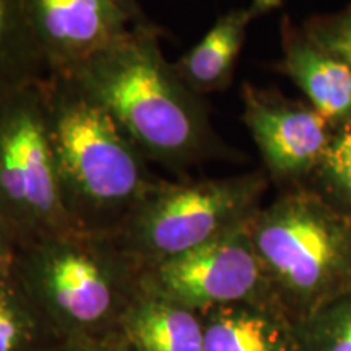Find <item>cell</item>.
Returning <instances> with one entry per match:
<instances>
[{"mask_svg": "<svg viewBox=\"0 0 351 351\" xmlns=\"http://www.w3.org/2000/svg\"><path fill=\"white\" fill-rule=\"evenodd\" d=\"M160 34L158 26H132L67 77L106 109L150 163L171 173L241 156L215 130L204 96L166 59Z\"/></svg>", "mask_w": 351, "mask_h": 351, "instance_id": "obj_1", "label": "cell"}, {"mask_svg": "<svg viewBox=\"0 0 351 351\" xmlns=\"http://www.w3.org/2000/svg\"><path fill=\"white\" fill-rule=\"evenodd\" d=\"M65 208L78 230L114 234L156 178L135 143L72 77L39 83Z\"/></svg>", "mask_w": 351, "mask_h": 351, "instance_id": "obj_2", "label": "cell"}, {"mask_svg": "<svg viewBox=\"0 0 351 351\" xmlns=\"http://www.w3.org/2000/svg\"><path fill=\"white\" fill-rule=\"evenodd\" d=\"M142 271L112 234L72 230L21 244L13 275L60 340L116 335Z\"/></svg>", "mask_w": 351, "mask_h": 351, "instance_id": "obj_3", "label": "cell"}, {"mask_svg": "<svg viewBox=\"0 0 351 351\" xmlns=\"http://www.w3.org/2000/svg\"><path fill=\"white\" fill-rule=\"evenodd\" d=\"M249 231L270 295L285 313L351 291V217L309 187L280 191L254 215Z\"/></svg>", "mask_w": 351, "mask_h": 351, "instance_id": "obj_4", "label": "cell"}, {"mask_svg": "<svg viewBox=\"0 0 351 351\" xmlns=\"http://www.w3.org/2000/svg\"><path fill=\"white\" fill-rule=\"evenodd\" d=\"M269 186L263 169L226 178L158 179L112 236L147 269L251 221Z\"/></svg>", "mask_w": 351, "mask_h": 351, "instance_id": "obj_5", "label": "cell"}, {"mask_svg": "<svg viewBox=\"0 0 351 351\" xmlns=\"http://www.w3.org/2000/svg\"><path fill=\"white\" fill-rule=\"evenodd\" d=\"M39 83L0 101V217L20 245L78 230L64 204Z\"/></svg>", "mask_w": 351, "mask_h": 351, "instance_id": "obj_6", "label": "cell"}, {"mask_svg": "<svg viewBox=\"0 0 351 351\" xmlns=\"http://www.w3.org/2000/svg\"><path fill=\"white\" fill-rule=\"evenodd\" d=\"M249 225L251 221L186 254L147 267L142 271V288L199 314L238 302H275Z\"/></svg>", "mask_w": 351, "mask_h": 351, "instance_id": "obj_7", "label": "cell"}, {"mask_svg": "<svg viewBox=\"0 0 351 351\" xmlns=\"http://www.w3.org/2000/svg\"><path fill=\"white\" fill-rule=\"evenodd\" d=\"M243 122L262 158L263 171L280 189L304 186L332 137V125L307 101L245 82Z\"/></svg>", "mask_w": 351, "mask_h": 351, "instance_id": "obj_8", "label": "cell"}, {"mask_svg": "<svg viewBox=\"0 0 351 351\" xmlns=\"http://www.w3.org/2000/svg\"><path fill=\"white\" fill-rule=\"evenodd\" d=\"M23 7L49 75H69L134 26L109 0H23Z\"/></svg>", "mask_w": 351, "mask_h": 351, "instance_id": "obj_9", "label": "cell"}, {"mask_svg": "<svg viewBox=\"0 0 351 351\" xmlns=\"http://www.w3.org/2000/svg\"><path fill=\"white\" fill-rule=\"evenodd\" d=\"M282 57L275 69L287 75L307 103L337 127L351 124V67L285 15L280 23Z\"/></svg>", "mask_w": 351, "mask_h": 351, "instance_id": "obj_10", "label": "cell"}, {"mask_svg": "<svg viewBox=\"0 0 351 351\" xmlns=\"http://www.w3.org/2000/svg\"><path fill=\"white\" fill-rule=\"evenodd\" d=\"M117 337L129 351H204L202 315L143 288L125 311Z\"/></svg>", "mask_w": 351, "mask_h": 351, "instance_id": "obj_11", "label": "cell"}, {"mask_svg": "<svg viewBox=\"0 0 351 351\" xmlns=\"http://www.w3.org/2000/svg\"><path fill=\"white\" fill-rule=\"evenodd\" d=\"M287 313L275 302H238L202 315L204 351H293Z\"/></svg>", "mask_w": 351, "mask_h": 351, "instance_id": "obj_12", "label": "cell"}, {"mask_svg": "<svg viewBox=\"0 0 351 351\" xmlns=\"http://www.w3.org/2000/svg\"><path fill=\"white\" fill-rule=\"evenodd\" d=\"M254 20L257 19L249 7L223 13L205 36L174 62L179 77L189 88L205 96L231 85L247 28Z\"/></svg>", "mask_w": 351, "mask_h": 351, "instance_id": "obj_13", "label": "cell"}, {"mask_svg": "<svg viewBox=\"0 0 351 351\" xmlns=\"http://www.w3.org/2000/svg\"><path fill=\"white\" fill-rule=\"evenodd\" d=\"M49 75L34 41L23 0H0V101Z\"/></svg>", "mask_w": 351, "mask_h": 351, "instance_id": "obj_14", "label": "cell"}, {"mask_svg": "<svg viewBox=\"0 0 351 351\" xmlns=\"http://www.w3.org/2000/svg\"><path fill=\"white\" fill-rule=\"evenodd\" d=\"M54 340L15 275L0 280V351H43Z\"/></svg>", "mask_w": 351, "mask_h": 351, "instance_id": "obj_15", "label": "cell"}, {"mask_svg": "<svg viewBox=\"0 0 351 351\" xmlns=\"http://www.w3.org/2000/svg\"><path fill=\"white\" fill-rule=\"evenodd\" d=\"M304 186L351 217V124L333 129L317 168Z\"/></svg>", "mask_w": 351, "mask_h": 351, "instance_id": "obj_16", "label": "cell"}, {"mask_svg": "<svg viewBox=\"0 0 351 351\" xmlns=\"http://www.w3.org/2000/svg\"><path fill=\"white\" fill-rule=\"evenodd\" d=\"M302 28L351 67V5L335 13L315 15L306 20Z\"/></svg>", "mask_w": 351, "mask_h": 351, "instance_id": "obj_17", "label": "cell"}, {"mask_svg": "<svg viewBox=\"0 0 351 351\" xmlns=\"http://www.w3.org/2000/svg\"><path fill=\"white\" fill-rule=\"evenodd\" d=\"M43 351H129L116 335L103 339H60L54 340Z\"/></svg>", "mask_w": 351, "mask_h": 351, "instance_id": "obj_18", "label": "cell"}, {"mask_svg": "<svg viewBox=\"0 0 351 351\" xmlns=\"http://www.w3.org/2000/svg\"><path fill=\"white\" fill-rule=\"evenodd\" d=\"M20 243L12 228L0 217V280L8 278L15 271Z\"/></svg>", "mask_w": 351, "mask_h": 351, "instance_id": "obj_19", "label": "cell"}, {"mask_svg": "<svg viewBox=\"0 0 351 351\" xmlns=\"http://www.w3.org/2000/svg\"><path fill=\"white\" fill-rule=\"evenodd\" d=\"M109 2L119 8L134 26H156L150 20V16L143 12L142 3L138 0H109Z\"/></svg>", "mask_w": 351, "mask_h": 351, "instance_id": "obj_20", "label": "cell"}, {"mask_svg": "<svg viewBox=\"0 0 351 351\" xmlns=\"http://www.w3.org/2000/svg\"><path fill=\"white\" fill-rule=\"evenodd\" d=\"M343 320H346L345 326L337 335L330 351H351V304H348V313L343 315Z\"/></svg>", "mask_w": 351, "mask_h": 351, "instance_id": "obj_21", "label": "cell"}, {"mask_svg": "<svg viewBox=\"0 0 351 351\" xmlns=\"http://www.w3.org/2000/svg\"><path fill=\"white\" fill-rule=\"evenodd\" d=\"M282 5L283 0H251V3H249L247 7L251 8L254 15H256V19H258V16L267 15V13L274 12Z\"/></svg>", "mask_w": 351, "mask_h": 351, "instance_id": "obj_22", "label": "cell"}]
</instances>
